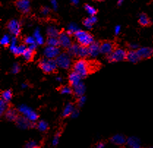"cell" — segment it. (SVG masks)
I'll use <instances>...</instances> for the list:
<instances>
[{"label":"cell","instance_id":"cell-7","mask_svg":"<svg viewBox=\"0 0 153 148\" xmlns=\"http://www.w3.org/2000/svg\"><path fill=\"white\" fill-rule=\"evenodd\" d=\"M57 66L62 69H68L71 65V58L68 53H62L56 59Z\"/></svg>","mask_w":153,"mask_h":148},{"label":"cell","instance_id":"cell-22","mask_svg":"<svg viewBox=\"0 0 153 148\" xmlns=\"http://www.w3.org/2000/svg\"><path fill=\"white\" fill-rule=\"evenodd\" d=\"M80 47L81 45L79 44H76V43L72 44V45L68 49V53L69 54V55L71 57H79Z\"/></svg>","mask_w":153,"mask_h":148},{"label":"cell","instance_id":"cell-52","mask_svg":"<svg viewBox=\"0 0 153 148\" xmlns=\"http://www.w3.org/2000/svg\"><path fill=\"white\" fill-rule=\"evenodd\" d=\"M123 0H119L118 2H117V4H118L119 6H120L122 4H123Z\"/></svg>","mask_w":153,"mask_h":148},{"label":"cell","instance_id":"cell-43","mask_svg":"<svg viewBox=\"0 0 153 148\" xmlns=\"http://www.w3.org/2000/svg\"><path fill=\"white\" fill-rule=\"evenodd\" d=\"M50 9L47 7H43L41 8V13L43 14V16H46L49 13Z\"/></svg>","mask_w":153,"mask_h":148},{"label":"cell","instance_id":"cell-33","mask_svg":"<svg viewBox=\"0 0 153 148\" xmlns=\"http://www.w3.org/2000/svg\"><path fill=\"white\" fill-rule=\"evenodd\" d=\"M8 109V104L7 102L4 101V100L1 99L0 100V115H2L3 114L5 113Z\"/></svg>","mask_w":153,"mask_h":148},{"label":"cell","instance_id":"cell-13","mask_svg":"<svg viewBox=\"0 0 153 148\" xmlns=\"http://www.w3.org/2000/svg\"><path fill=\"white\" fill-rule=\"evenodd\" d=\"M141 59H149L153 56V48L151 47H141L137 50Z\"/></svg>","mask_w":153,"mask_h":148},{"label":"cell","instance_id":"cell-44","mask_svg":"<svg viewBox=\"0 0 153 148\" xmlns=\"http://www.w3.org/2000/svg\"><path fill=\"white\" fill-rule=\"evenodd\" d=\"M129 48H131V50H133V51H137L139 48V45L136 44V43H132L131 44H129Z\"/></svg>","mask_w":153,"mask_h":148},{"label":"cell","instance_id":"cell-3","mask_svg":"<svg viewBox=\"0 0 153 148\" xmlns=\"http://www.w3.org/2000/svg\"><path fill=\"white\" fill-rule=\"evenodd\" d=\"M39 65H40V68H41L42 71L45 74H51V73L56 71V68L58 67L56 60L47 59V58H44V59L40 60Z\"/></svg>","mask_w":153,"mask_h":148},{"label":"cell","instance_id":"cell-11","mask_svg":"<svg viewBox=\"0 0 153 148\" xmlns=\"http://www.w3.org/2000/svg\"><path fill=\"white\" fill-rule=\"evenodd\" d=\"M59 40V45L64 48H69L72 45V41L70 35L67 32H62L58 37Z\"/></svg>","mask_w":153,"mask_h":148},{"label":"cell","instance_id":"cell-19","mask_svg":"<svg viewBox=\"0 0 153 148\" xmlns=\"http://www.w3.org/2000/svg\"><path fill=\"white\" fill-rule=\"evenodd\" d=\"M126 59L131 63H137L138 62H139L140 59H141L140 58V57H139V54H138L137 51H133V50H131V51L128 52Z\"/></svg>","mask_w":153,"mask_h":148},{"label":"cell","instance_id":"cell-27","mask_svg":"<svg viewBox=\"0 0 153 148\" xmlns=\"http://www.w3.org/2000/svg\"><path fill=\"white\" fill-rule=\"evenodd\" d=\"M33 37H35V40H36V43L37 45H43L44 43V39L43 36L40 34V29L37 28L35 30V32H34L33 34Z\"/></svg>","mask_w":153,"mask_h":148},{"label":"cell","instance_id":"cell-25","mask_svg":"<svg viewBox=\"0 0 153 148\" xmlns=\"http://www.w3.org/2000/svg\"><path fill=\"white\" fill-rule=\"evenodd\" d=\"M46 33L48 37H58L60 35L59 30L55 27H53V26H50V27L47 28Z\"/></svg>","mask_w":153,"mask_h":148},{"label":"cell","instance_id":"cell-29","mask_svg":"<svg viewBox=\"0 0 153 148\" xmlns=\"http://www.w3.org/2000/svg\"><path fill=\"white\" fill-rule=\"evenodd\" d=\"M79 30H80L79 29L78 26L76 25V24H74V23H72V24H70L69 26H68L67 33H68L69 35H75V34H76Z\"/></svg>","mask_w":153,"mask_h":148},{"label":"cell","instance_id":"cell-30","mask_svg":"<svg viewBox=\"0 0 153 148\" xmlns=\"http://www.w3.org/2000/svg\"><path fill=\"white\" fill-rule=\"evenodd\" d=\"M12 97H13L12 91L9 90V89L4 91V92L1 93V99L4 100V101L7 102V103L11 100V99H12Z\"/></svg>","mask_w":153,"mask_h":148},{"label":"cell","instance_id":"cell-4","mask_svg":"<svg viewBox=\"0 0 153 148\" xmlns=\"http://www.w3.org/2000/svg\"><path fill=\"white\" fill-rule=\"evenodd\" d=\"M127 54L128 52L123 48H116L110 55H108V60L110 62H119L124 61L127 59Z\"/></svg>","mask_w":153,"mask_h":148},{"label":"cell","instance_id":"cell-12","mask_svg":"<svg viewBox=\"0 0 153 148\" xmlns=\"http://www.w3.org/2000/svg\"><path fill=\"white\" fill-rule=\"evenodd\" d=\"M114 50V45L110 41L102 42L100 44V53L108 56Z\"/></svg>","mask_w":153,"mask_h":148},{"label":"cell","instance_id":"cell-45","mask_svg":"<svg viewBox=\"0 0 153 148\" xmlns=\"http://www.w3.org/2000/svg\"><path fill=\"white\" fill-rule=\"evenodd\" d=\"M120 32H121V27L120 25H117L114 27V34L116 35H120Z\"/></svg>","mask_w":153,"mask_h":148},{"label":"cell","instance_id":"cell-53","mask_svg":"<svg viewBox=\"0 0 153 148\" xmlns=\"http://www.w3.org/2000/svg\"><path fill=\"white\" fill-rule=\"evenodd\" d=\"M56 80L57 81V82H62V79L61 77H56Z\"/></svg>","mask_w":153,"mask_h":148},{"label":"cell","instance_id":"cell-2","mask_svg":"<svg viewBox=\"0 0 153 148\" xmlns=\"http://www.w3.org/2000/svg\"><path fill=\"white\" fill-rule=\"evenodd\" d=\"M73 71L79 74L82 78H84L90 73V65L85 59H81L76 61L74 64Z\"/></svg>","mask_w":153,"mask_h":148},{"label":"cell","instance_id":"cell-18","mask_svg":"<svg viewBox=\"0 0 153 148\" xmlns=\"http://www.w3.org/2000/svg\"><path fill=\"white\" fill-rule=\"evenodd\" d=\"M111 141L116 145H124L127 143V139L123 134H116L113 136L111 139Z\"/></svg>","mask_w":153,"mask_h":148},{"label":"cell","instance_id":"cell-24","mask_svg":"<svg viewBox=\"0 0 153 148\" xmlns=\"http://www.w3.org/2000/svg\"><path fill=\"white\" fill-rule=\"evenodd\" d=\"M97 18L95 16H90V17L87 18L84 20L83 24H84V27L87 29H92L93 27V24L97 22Z\"/></svg>","mask_w":153,"mask_h":148},{"label":"cell","instance_id":"cell-1","mask_svg":"<svg viewBox=\"0 0 153 148\" xmlns=\"http://www.w3.org/2000/svg\"><path fill=\"white\" fill-rule=\"evenodd\" d=\"M74 36L77 40L79 45H82V46L88 47L92 43H94L93 36L86 31L79 30L75 34Z\"/></svg>","mask_w":153,"mask_h":148},{"label":"cell","instance_id":"cell-34","mask_svg":"<svg viewBox=\"0 0 153 148\" xmlns=\"http://www.w3.org/2000/svg\"><path fill=\"white\" fill-rule=\"evenodd\" d=\"M10 43L11 38L7 35H4L0 40V44L3 45V46H7L8 45H10Z\"/></svg>","mask_w":153,"mask_h":148},{"label":"cell","instance_id":"cell-31","mask_svg":"<svg viewBox=\"0 0 153 148\" xmlns=\"http://www.w3.org/2000/svg\"><path fill=\"white\" fill-rule=\"evenodd\" d=\"M89 56V48L86 46H82L81 45L80 50H79V57L81 58L87 57Z\"/></svg>","mask_w":153,"mask_h":148},{"label":"cell","instance_id":"cell-10","mask_svg":"<svg viewBox=\"0 0 153 148\" xmlns=\"http://www.w3.org/2000/svg\"><path fill=\"white\" fill-rule=\"evenodd\" d=\"M7 29L9 32L14 35L15 37L18 36L20 34L21 32V24L19 21L16 20V19H13V20L10 21L7 24Z\"/></svg>","mask_w":153,"mask_h":148},{"label":"cell","instance_id":"cell-50","mask_svg":"<svg viewBox=\"0 0 153 148\" xmlns=\"http://www.w3.org/2000/svg\"><path fill=\"white\" fill-rule=\"evenodd\" d=\"M27 87H28V85H27V84H26V83H23V84H22V89L27 88Z\"/></svg>","mask_w":153,"mask_h":148},{"label":"cell","instance_id":"cell-8","mask_svg":"<svg viewBox=\"0 0 153 148\" xmlns=\"http://www.w3.org/2000/svg\"><path fill=\"white\" fill-rule=\"evenodd\" d=\"M15 6L19 11L24 14H27L30 12V0H16Z\"/></svg>","mask_w":153,"mask_h":148},{"label":"cell","instance_id":"cell-20","mask_svg":"<svg viewBox=\"0 0 153 148\" xmlns=\"http://www.w3.org/2000/svg\"><path fill=\"white\" fill-rule=\"evenodd\" d=\"M85 92H86V87L85 85H84V83L82 82H81L80 84H78L77 86L73 87V92H74L75 95L79 97L84 96Z\"/></svg>","mask_w":153,"mask_h":148},{"label":"cell","instance_id":"cell-14","mask_svg":"<svg viewBox=\"0 0 153 148\" xmlns=\"http://www.w3.org/2000/svg\"><path fill=\"white\" fill-rule=\"evenodd\" d=\"M16 125H17L18 127L22 129H26V128H28L29 127H34V123H31L29 120H27L25 117L21 116L17 118V120H16Z\"/></svg>","mask_w":153,"mask_h":148},{"label":"cell","instance_id":"cell-39","mask_svg":"<svg viewBox=\"0 0 153 148\" xmlns=\"http://www.w3.org/2000/svg\"><path fill=\"white\" fill-rule=\"evenodd\" d=\"M20 70H21V67L19 65V64H18V63H15L12 67L11 72H12L13 74H16L20 71Z\"/></svg>","mask_w":153,"mask_h":148},{"label":"cell","instance_id":"cell-17","mask_svg":"<svg viewBox=\"0 0 153 148\" xmlns=\"http://www.w3.org/2000/svg\"><path fill=\"white\" fill-rule=\"evenodd\" d=\"M88 48H89V56L91 57H95L100 53V45L98 43L94 42L89 46H88Z\"/></svg>","mask_w":153,"mask_h":148},{"label":"cell","instance_id":"cell-56","mask_svg":"<svg viewBox=\"0 0 153 148\" xmlns=\"http://www.w3.org/2000/svg\"></svg>","mask_w":153,"mask_h":148},{"label":"cell","instance_id":"cell-36","mask_svg":"<svg viewBox=\"0 0 153 148\" xmlns=\"http://www.w3.org/2000/svg\"><path fill=\"white\" fill-rule=\"evenodd\" d=\"M33 54L34 51L29 49V48H27V50L25 51V53L23 54V57H24L25 60H27V61H30V60H32V57H33Z\"/></svg>","mask_w":153,"mask_h":148},{"label":"cell","instance_id":"cell-15","mask_svg":"<svg viewBox=\"0 0 153 148\" xmlns=\"http://www.w3.org/2000/svg\"><path fill=\"white\" fill-rule=\"evenodd\" d=\"M81 79H82V77H81L80 75L75 72V71H73L72 73H71L69 75V77H68L70 84H71V85L73 87H76L78 84H80L81 82Z\"/></svg>","mask_w":153,"mask_h":148},{"label":"cell","instance_id":"cell-55","mask_svg":"<svg viewBox=\"0 0 153 148\" xmlns=\"http://www.w3.org/2000/svg\"><path fill=\"white\" fill-rule=\"evenodd\" d=\"M149 148H152V147H149Z\"/></svg>","mask_w":153,"mask_h":148},{"label":"cell","instance_id":"cell-40","mask_svg":"<svg viewBox=\"0 0 153 148\" xmlns=\"http://www.w3.org/2000/svg\"><path fill=\"white\" fill-rule=\"evenodd\" d=\"M59 136H60V133L59 132L56 133V134L54 135V136H53V141H52V144H53V146L57 145V144L59 143Z\"/></svg>","mask_w":153,"mask_h":148},{"label":"cell","instance_id":"cell-26","mask_svg":"<svg viewBox=\"0 0 153 148\" xmlns=\"http://www.w3.org/2000/svg\"><path fill=\"white\" fill-rule=\"evenodd\" d=\"M75 109L74 108V106L73 104H72L71 103H68V104H66L64 110H63L62 112V116L66 118V117H69L71 116L72 115L73 110Z\"/></svg>","mask_w":153,"mask_h":148},{"label":"cell","instance_id":"cell-21","mask_svg":"<svg viewBox=\"0 0 153 148\" xmlns=\"http://www.w3.org/2000/svg\"><path fill=\"white\" fill-rule=\"evenodd\" d=\"M4 116L9 121H16L19 118L18 112L14 109H8L7 111L4 113Z\"/></svg>","mask_w":153,"mask_h":148},{"label":"cell","instance_id":"cell-16","mask_svg":"<svg viewBox=\"0 0 153 148\" xmlns=\"http://www.w3.org/2000/svg\"><path fill=\"white\" fill-rule=\"evenodd\" d=\"M127 144L130 148H141V142L136 136H131L127 139Z\"/></svg>","mask_w":153,"mask_h":148},{"label":"cell","instance_id":"cell-51","mask_svg":"<svg viewBox=\"0 0 153 148\" xmlns=\"http://www.w3.org/2000/svg\"><path fill=\"white\" fill-rule=\"evenodd\" d=\"M71 1H72L73 4H77L78 3H79V0H71Z\"/></svg>","mask_w":153,"mask_h":148},{"label":"cell","instance_id":"cell-48","mask_svg":"<svg viewBox=\"0 0 153 148\" xmlns=\"http://www.w3.org/2000/svg\"><path fill=\"white\" fill-rule=\"evenodd\" d=\"M51 4H52V5H53V9L56 10V7H57V4H56V0H51Z\"/></svg>","mask_w":153,"mask_h":148},{"label":"cell","instance_id":"cell-5","mask_svg":"<svg viewBox=\"0 0 153 148\" xmlns=\"http://www.w3.org/2000/svg\"><path fill=\"white\" fill-rule=\"evenodd\" d=\"M18 110L21 114H22L23 116L25 117L31 123H35L38 118V115L36 112L33 111L32 109H30L27 106L24 105V104L19 106Z\"/></svg>","mask_w":153,"mask_h":148},{"label":"cell","instance_id":"cell-9","mask_svg":"<svg viewBox=\"0 0 153 148\" xmlns=\"http://www.w3.org/2000/svg\"><path fill=\"white\" fill-rule=\"evenodd\" d=\"M45 58L51 59H56L60 54V49L59 47H53L47 45L43 51Z\"/></svg>","mask_w":153,"mask_h":148},{"label":"cell","instance_id":"cell-35","mask_svg":"<svg viewBox=\"0 0 153 148\" xmlns=\"http://www.w3.org/2000/svg\"><path fill=\"white\" fill-rule=\"evenodd\" d=\"M37 127L40 131H45L48 129V125L45 121H44V120H41V121H40L38 123H37Z\"/></svg>","mask_w":153,"mask_h":148},{"label":"cell","instance_id":"cell-28","mask_svg":"<svg viewBox=\"0 0 153 148\" xmlns=\"http://www.w3.org/2000/svg\"><path fill=\"white\" fill-rule=\"evenodd\" d=\"M46 43L48 46L59 47V40L58 37H48L46 40Z\"/></svg>","mask_w":153,"mask_h":148},{"label":"cell","instance_id":"cell-46","mask_svg":"<svg viewBox=\"0 0 153 148\" xmlns=\"http://www.w3.org/2000/svg\"><path fill=\"white\" fill-rule=\"evenodd\" d=\"M79 111L78 109H75L73 110L72 115H71V117H72L73 118H76L79 117Z\"/></svg>","mask_w":153,"mask_h":148},{"label":"cell","instance_id":"cell-38","mask_svg":"<svg viewBox=\"0 0 153 148\" xmlns=\"http://www.w3.org/2000/svg\"><path fill=\"white\" fill-rule=\"evenodd\" d=\"M60 92H61L62 94H64V95H69V94L72 93L73 90L68 86H64V87L60 89Z\"/></svg>","mask_w":153,"mask_h":148},{"label":"cell","instance_id":"cell-49","mask_svg":"<svg viewBox=\"0 0 153 148\" xmlns=\"http://www.w3.org/2000/svg\"><path fill=\"white\" fill-rule=\"evenodd\" d=\"M104 147H105V144L103 142L98 143L97 145V148H104Z\"/></svg>","mask_w":153,"mask_h":148},{"label":"cell","instance_id":"cell-54","mask_svg":"<svg viewBox=\"0 0 153 148\" xmlns=\"http://www.w3.org/2000/svg\"><path fill=\"white\" fill-rule=\"evenodd\" d=\"M97 1H104V0H97Z\"/></svg>","mask_w":153,"mask_h":148},{"label":"cell","instance_id":"cell-37","mask_svg":"<svg viewBox=\"0 0 153 148\" xmlns=\"http://www.w3.org/2000/svg\"><path fill=\"white\" fill-rule=\"evenodd\" d=\"M24 43H26L27 45H34V44H37L36 43V40H35V37H31L29 36L27 37H26L25 40H24Z\"/></svg>","mask_w":153,"mask_h":148},{"label":"cell","instance_id":"cell-32","mask_svg":"<svg viewBox=\"0 0 153 148\" xmlns=\"http://www.w3.org/2000/svg\"><path fill=\"white\" fill-rule=\"evenodd\" d=\"M84 8H85L86 11L89 14L90 16H95L96 14H97V10L95 9V7H92V6L89 5L88 4H84Z\"/></svg>","mask_w":153,"mask_h":148},{"label":"cell","instance_id":"cell-6","mask_svg":"<svg viewBox=\"0 0 153 148\" xmlns=\"http://www.w3.org/2000/svg\"><path fill=\"white\" fill-rule=\"evenodd\" d=\"M28 47L26 46L25 45H17V38L16 37H13L11 38V43L10 45V50L15 55H22L25 53Z\"/></svg>","mask_w":153,"mask_h":148},{"label":"cell","instance_id":"cell-47","mask_svg":"<svg viewBox=\"0 0 153 148\" xmlns=\"http://www.w3.org/2000/svg\"><path fill=\"white\" fill-rule=\"evenodd\" d=\"M37 44H34V45H29L28 46V48L29 49H30V50H32V51H35V48H37Z\"/></svg>","mask_w":153,"mask_h":148},{"label":"cell","instance_id":"cell-42","mask_svg":"<svg viewBox=\"0 0 153 148\" xmlns=\"http://www.w3.org/2000/svg\"><path fill=\"white\" fill-rule=\"evenodd\" d=\"M86 97L84 96H81L80 97H79V100H78V105H79V106H84V104L86 103Z\"/></svg>","mask_w":153,"mask_h":148},{"label":"cell","instance_id":"cell-23","mask_svg":"<svg viewBox=\"0 0 153 148\" xmlns=\"http://www.w3.org/2000/svg\"><path fill=\"white\" fill-rule=\"evenodd\" d=\"M139 23L142 27H147L151 24V21L145 13H141L139 17Z\"/></svg>","mask_w":153,"mask_h":148},{"label":"cell","instance_id":"cell-41","mask_svg":"<svg viewBox=\"0 0 153 148\" xmlns=\"http://www.w3.org/2000/svg\"><path fill=\"white\" fill-rule=\"evenodd\" d=\"M24 148H37V144L35 141H29L26 144Z\"/></svg>","mask_w":153,"mask_h":148}]
</instances>
